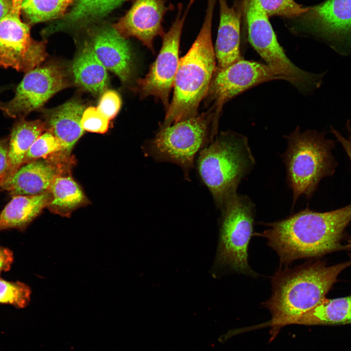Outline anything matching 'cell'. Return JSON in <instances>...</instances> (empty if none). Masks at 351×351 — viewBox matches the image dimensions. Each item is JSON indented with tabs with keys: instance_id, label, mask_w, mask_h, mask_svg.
Segmentation results:
<instances>
[{
	"instance_id": "1",
	"label": "cell",
	"mask_w": 351,
	"mask_h": 351,
	"mask_svg": "<svg viewBox=\"0 0 351 351\" xmlns=\"http://www.w3.org/2000/svg\"><path fill=\"white\" fill-rule=\"evenodd\" d=\"M351 221V204L326 212L306 208L281 220L265 223L268 228L256 235L266 238L280 263L288 265L346 250L341 242Z\"/></svg>"
},
{
	"instance_id": "2",
	"label": "cell",
	"mask_w": 351,
	"mask_h": 351,
	"mask_svg": "<svg viewBox=\"0 0 351 351\" xmlns=\"http://www.w3.org/2000/svg\"><path fill=\"white\" fill-rule=\"evenodd\" d=\"M351 265V260L328 266L319 261L278 271L272 277V295L263 304L272 319L262 326L272 328L271 339L325 299L338 275Z\"/></svg>"
},
{
	"instance_id": "3",
	"label": "cell",
	"mask_w": 351,
	"mask_h": 351,
	"mask_svg": "<svg viewBox=\"0 0 351 351\" xmlns=\"http://www.w3.org/2000/svg\"><path fill=\"white\" fill-rule=\"evenodd\" d=\"M216 0H208L201 28L191 47L179 59L171 102L159 127L171 125L193 117L206 97L216 70L212 25Z\"/></svg>"
},
{
	"instance_id": "4",
	"label": "cell",
	"mask_w": 351,
	"mask_h": 351,
	"mask_svg": "<svg viewBox=\"0 0 351 351\" xmlns=\"http://www.w3.org/2000/svg\"><path fill=\"white\" fill-rule=\"evenodd\" d=\"M255 163L247 137L227 130L199 152L196 167L215 204L221 209L237 194L239 184Z\"/></svg>"
},
{
	"instance_id": "5",
	"label": "cell",
	"mask_w": 351,
	"mask_h": 351,
	"mask_svg": "<svg viewBox=\"0 0 351 351\" xmlns=\"http://www.w3.org/2000/svg\"><path fill=\"white\" fill-rule=\"evenodd\" d=\"M285 137L288 146L282 157L292 190V208L301 195L312 196L320 181L333 174L337 163L332 154L334 142L326 138L323 132H301L297 126Z\"/></svg>"
},
{
	"instance_id": "6",
	"label": "cell",
	"mask_w": 351,
	"mask_h": 351,
	"mask_svg": "<svg viewBox=\"0 0 351 351\" xmlns=\"http://www.w3.org/2000/svg\"><path fill=\"white\" fill-rule=\"evenodd\" d=\"M214 114L208 112L160 127L154 137L143 145L146 156L157 162H168L182 170L185 179L190 180L199 152L214 140Z\"/></svg>"
},
{
	"instance_id": "7",
	"label": "cell",
	"mask_w": 351,
	"mask_h": 351,
	"mask_svg": "<svg viewBox=\"0 0 351 351\" xmlns=\"http://www.w3.org/2000/svg\"><path fill=\"white\" fill-rule=\"evenodd\" d=\"M218 261L238 273L254 276L248 262L253 234L255 206L247 195L236 194L220 209Z\"/></svg>"
},
{
	"instance_id": "8",
	"label": "cell",
	"mask_w": 351,
	"mask_h": 351,
	"mask_svg": "<svg viewBox=\"0 0 351 351\" xmlns=\"http://www.w3.org/2000/svg\"><path fill=\"white\" fill-rule=\"evenodd\" d=\"M244 9L249 40L266 64L303 93L319 87L323 75L303 70L290 60L278 42L269 17L254 7L244 6Z\"/></svg>"
},
{
	"instance_id": "9",
	"label": "cell",
	"mask_w": 351,
	"mask_h": 351,
	"mask_svg": "<svg viewBox=\"0 0 351 351\" xmlns=\"http://www.w3.org/2000/svg\"><path fill=\"white\" fill-rule=\"evenodd\" d=\"M12 0L11 10L0 20V66L27 73L46 58V42L31 37L29 25L20 19L22 0Z\"/></svg>"
},
{
	"instance_id": "10",
	"label": "cell",
	"mask_w": 351,
	"mask_h": 351,
	"mask_svg": "<svg viewBox=\"0 0 351 351\" xmlns=\"http://www.w3.org/2000/svg\"><path fill=\"white\" fill-rule=\"evenodd\" d=\"M194 0L183 12L181 4L178 5L176 17L170 29L162 38L159 54L150 66L147 74L136 80L132 89L141 98L153 96L160 100L167 109L169 106V95L174 87L179 58L178 57L181 33L187 14Z\"/></svg>"
},
{
	"instance_id": "11",
	"label": "cell",
	"mask_w": 351,
	"mask_h": 351,
	"mask_svg": "<svg viewBox=\"0 0 351 351\" xmlns=\"http://www.w3.org/2000/svg\"><path fill=\"white\" fill-rule=\"evenodd\" d=\"M68 85L66 72L61 65L54 62L39 65L26 73L11 100L0 101V110L6 117L25 118Z\"/></svg>"
},
{
	"instance_id": "12",
	"label": "cell",
	"mask_w": 351,
	"mask_h": 351,
	"mask_svg": "<svg viewBox=\"0 0 351 351\" xmlns=\"http://www.w3.org/2000/svg\"><path fill=\"white\" fill-rule=\"evenodd\" d=\"M275 79L280 75L267 64L241 59L223 68L216 67L205 98L213 102L210 110L214 114L213 126L218 120L225 103L255 86Z\"/></svg>"
},
{
	"instance_id": "13",
	"label": "cell",
	"mask_w": 351,
	"mask_h": 351,
	"mask_svg": "<svg viewBox=\"0 0 351 351\" xmlns=\"http://www.w3.org/2000/svg\"><path fill=\"white\" fill-rule=\"evenodd\" d=\"M302 16L310 32L339 54H351V0H326L308 7Z\"/></svg>"
},
{
	"instance_id": "14",
	"label": "cell",
	"mask_w": 351,
	"mask_h": 351,
	"mask_svg": "<svg viewBox=\"0 0 351 351\" xmlns=\"http://www.w3.org/2000/svg\"><path fill=\"white\" fill-rule=\"evenodd\" d=\"M173 8L167 6L165 0H134L130 9L113 26L124 38L135 37L154 52V39L165 34L164 16Z\"/></svg>"
},
{
	"instance_id": "15",
	"label": "cell",
	"mask_w": 351,
	"mask_h": 351,
	"mask_svg": "<svg viewBox=\"0 0 351 351\" xmlns=\"http://www.w3.org/2000/svg\"><path fill=\"white\" fill-rule=\"evenodd\" d=\"M97 57L107 70L123 83L132 76L133 59L126 39L112 26H103L93 32L90 42Z\"/></svg>"
},
{
	"instance_id": "16",
	"label": "cell",
	"mask_w": 351,
	"mask_h": 351,
	"mask_svg": "<svg viewBox=\"0 0 351 351\" xmlns=\"http://www.w3.org/2000/svg\"><path fill=\"white\" fill-rule=\"evenodd\" d=\"M59 173L58 168L48 160H33L0 183V192L6 191L12 196L39 194L48 191Z\"/></svg>"
},
{
	"instance_id": "17",
	"label": "cell",
	"mask_w": 351,
	"mask_h": 351,
	"mask_svg": "<svg viewBox=\"0 0 351 351\" xmlns=\"http://www.w3.org/2000/svg\"><path fill=\"white\" fill-rule=\"evenodd\" d=\"M85 109L81 102L74 99L43 112L47 131L64 144L66 154L84 133L81 120Z\"/></svg>"
},
{
	"instance_id": "18",
	"label": "cell",
	"mask_w": 351,
	"mask_h": 351,
	"mask_svg": "<svg viewBox=\"0 0 351 351\" xmlns=\"http://www.w3.org/2000/svg\"><path fill=\"white\" fill-rule=\"evenodd\" d=\"M220 20L215 45L217 67L225 68L242 59L240 51V15L226 0H219Z\"/></svg>"
},
{
	"instance_id": "19",
	"label": "cell",
	"mask_w": 351,
	"mask_h": 351,
	"mask_svg": "<svg viewBox=\"0 0 351 351\" xmlns=\"http://www.w3.org/2000/svg\"><path fill=\"white\" fill-rule=\"evenodd\" d=\"M46 130L44 121L27 120L24 117L17 118L9 138L7 165L5 172L0 176V183L12 176L23 165L31 145Z\"/></svg>"
},
{
	"instance_id": "20",
	"label": "cell",
	"mask_w": 351,
	"mask_h": 351,
	"mask_svg": "<svg viewBox=\"0 0 351 351\" xmlns=\"http://www.w3.org/2000/svg\"><path fill=\"white\" fill-rule=\"evenodd\" d=\"M50 200L48 191L35 195L12 196L0 212V231L12 229L24 231L48 206Z\"/></svg>"
},
{
	"instance_id": "21",
	"label": "cell",
	"mask_w": 351,
	"mask_h": 351,
	"mask_svg": "<svg viewBox=\"0 0 351 351\" xmlns=\"http://www.w3.org/2000/svg\"><path fill=\"white\" fill-rule=\"evenodd\" d=\"M130 0H75L70 10L42 32L48 35L66 28L87 25L105 17L123 2Z\"/></svg>"
},
{
	"instance_id": "22",
	"label": "cell",
	"mask_w": 351,
	"mask_h": 351,
	"mask_svg": "<svg viewBox=\"0 0 351 351\" xmlns=\"http://www.w3.org/2000/svg\"><path fill=\"white\" fill-rule=\"evenodd\" d=\"M75 83L93 94L103 93L108 84L107 69L95 55L90 43L85 44L72 63Z\"/></svg>"
},
{
	"instance_id": "23",
	"label": "cell",
	"mask_w": 351,
	"mask_h": 351,
	"mask_svg": "<svg viewBox=\"0 0 351 351\" xmlns=\"http://www.w3.org/2000/svg\"><path fill=\"white\" fill-rule=\"evenodd\" d=\"M351 324V295L335 299L325 298L303 314L294 324L333 325Z\"/></svg>"
},
{
	"instance_id": "24",
	"label": "cell",
	"mask_w": 351,
	"mask_h": 351,
	"mask_svg": "<svg viewBox=\"0 0 351 351\" xmlns=\"http://www.w3.org/2000/svg\"><path fill=\"white\" fill-rule=\"evenodd\" d=\"M48 191L51 200L48 208L54 213L62 216L70 214L86 203V198L81 188L71 176H58Z\"/></svg>"
},
{
	"instance_id": "25",
	"label": "cell",
	"mask_w": 351,
	"mask_h": 351,
	"mask_svg": "<svg viewBox=\"0 0 351 351\" xmlns=\"http://www.w3.org/2000/svg\"><path fill=\"white\" fill-rule=\"evenodd\" d=\"M74 0H22L21 14L28 24L62 18Z\"/></svg>"
},
{
	"instance_id": "26",
	"label": "cell",
	"mask_w": 351,
	"mask_h": 351,
	"mask_svg": "<svg viewBox=\"0 0 351 351\" xmlns=\"http://www.w3.org/2000/svg\"><path fill=\"white\" fill-rule=\"evenodd\" d=\"M244 6L254 7L268 17L273 16L294 18L302 16L308 10L294 0H244Z\"/></svg>"
},
{
	"instance_id": "27",
	"label": "cell",
	"mask_w": 351,
	"mask_h": 351,
	"mask_svg": "<svg viewBox=\"0 0 351 351\" xmlns=\"http://www.w3.org/2000/svg\"><path fill=\"white\" fill-rule=\"evenodd\" d=\"M31 293L30 287L24 283L0 278V304L24 308L30 302Z\"/></svg>"
},
{
	"instance_id": "28",
	"label": "cell",
	"mask_w": 351,
	"mask_h": 351,
	"mask_svg": "<svg viewBox=\"0 0 351 351\" xmlns=\"http://www.w3.org/2000/svg\"><path fill=\"white\" fill-rule=\"evenodd\" d=\"M64 144L49 131L42 133L28 150L23 165L33 160L48 156L56 152H65Z\"/></svg>"
},
{
	"instance_id": "29",
	"label": "cell",
	"mask_w": 351,
	"mask_h": 351,
	"mask_svg": "<svg viewBox=\"0 0 351 351\" xmlns=\"http://www.w3.org/2000/svg\"><path fill=\"white\" fill-rule=\"evenodd\" d=\"M110 120L97 108L89 107L83 113L81 125L84 130L93 133L103 134L109 127Z\"/></svg>"
},
{
	"instance_id": "30",
	"label": "cell",
	"mask_w": 351,
	"mask_h": 351,
	"mask_svg": "<svg viewBox=\"0 0 351 351\" xmlns=\"http://www.w3.org/2000/svg\"><path fill=\"white\" fill-rule=\"evenodd\" d=\"M121 104V101L118 94L114 90H107L102 95L97 108L110 120L117 115Z\"/></svg>"
},
{
	"instance_id": "31",
	"label": "cell",
	"mask_w": 351,
	"mask_h": 351,
	"mask_svg": "<svg viewBox=\"0 0 351 351\" xmlns=\"http://www.w3.org/2000/svg\"><path fill=\"white\" fill-rule=\"evenodd\" d=\"M346 127L349 132V136L347 138L344 137L338 131L332 127H331V130L332 133L337 138V140L341 143L351 162V127L349 120H348L347 123Z\"/></svg>"
},
{
	"instance_id": "32",
	"label": "cell",
	"mask_w": 351,
	"mask_h": 351,
	"mask_svg": "<svg viewBox=\"0 0 351 351\" xmlns=\"http://www.w3.org/2000/svg\"><path fill=\"white\" fill-rule=\"evenodd\" d=\"M14 261L13 252L9 249L0 246V274L8 271Z\"/></svg>"
},
{
	"instance_id": "33",
	"label": "cell",
	"mask_w": 351,
	"mask_h": 351,
	"mask_svg": "<svg viewBox=\"0 0 351 351\" xmlns=\"http://www.w3.org/2000/svg\"><path fill=\"white\" fill-rule=\"evenodd\" d=\"M9 139H0V176L6 170L8 160Z\"/></svg>"
},
{
	"instance_id": "34",
	"label": "cell",
	"mask_w": 351,
	"mask_h": 351,
	"mask_svg": "<svg viewBox=\"0 0 351 351\" xmlns=\"http://www.w3.org/2000/svg\"><path fill=\"white\" fill-rule=\"evenodd\" d=\"M12 6V0H0V20L10 12Z\"/></svg>"
},
{
	"instance_id": "35",
	"label": "cell",
	"mask_w": 351,
	"mask_h": 351,
	"mask_svg": "<svg viewBox=\"0 0 351 351\" xmlns=\"http://www.w3.org/2000/svg\"><path fill=\"white\" fill-rule=\"evenodd\" d=\"M12 87V85H6L0 86V94L3 92L4 91Z\"/></svg>"
},
{
	"instance_id": "36",
	"label": "cell",
	"mask_w": 351,
	"mask_h": 351,
	"mask_svg": "<svg viewBox=\"0 0 351 351\" xmlns=\"http://www.w3.org/2000/svg\"><path fill=\"white\" fill-rule=\"evenodd\" d=\"M346 245L347 250H351V242Z\"/></svg>"
}]
</instances>
